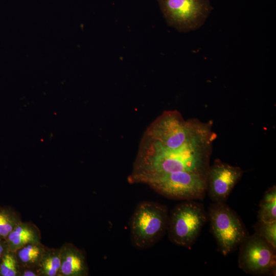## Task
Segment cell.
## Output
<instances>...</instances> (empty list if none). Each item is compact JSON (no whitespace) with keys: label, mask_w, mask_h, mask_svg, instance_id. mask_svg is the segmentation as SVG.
<instances>
[{"label":"cell","mask_w":276,"mask_h":276,"mask_svg":"<svg viewBox=\"0 0 276 276\" xmlns=\"http://www.w3.org/2000/svg\"><path fill=\"white\" fill-rule=\"evenodd\" d=\"M238 265L252 275H275L276 247L256 233L247 236L239 245Z\"/></svg>","instance_id":"7"},{"label":"cell","mask_w":276,"mask_h":276,"mask_svg":"<svg viewBox=\"0 0 276 276\" xmlns=\"http://www.w3.org/2000/svg\"><path fill=\"white\" fill-rule=\"evenodd\" d=\"M216 137L212 124L176 148L164 147L142 137L128 182L144 183L150 178L179 171L208 175Z\"/></svg>","instance_id":"1"},{"label":"cell","mask_w":276,"mask_h":276,"mask_svg":"<svg viewBox=\"0 0 276 276\" xmlns=\"http://www.w3.org/2000/svg\"><path fill=\"white\" fill-rule=\"evenodd\" d=\"M8 250L5 240L0 239V260L4 254Z\"/></svg>","instance_id":"18"},{"label":"cell","mask_w":276,"mask_h":276,"mask_svg":"<svg viewBox=\"0 0 276 276\" xmlns=\"http://www.w3.org/2000/svg\"><path fill=\"white\" fill-rule=\"evenodd\" d=\"M47 247L41 242L29 244L17 249L15 253L19 266L39 269Z\"/></svg>","instance_id":"11"},{"label":"cell","mask_w":276,"mask_h":276,"mask_svg":"<svg viewBox=\"0 0 276 276\" xmlns=\"http://www.w3.org/2000/svg\"><path fill=\"white\" fill-rule=\"evenodd\" d=\"M169 214L165 205L150 201L140 202L129 221L133 246L139 249H145L159 241L167 233Z\"/></svg>","instance_id":"2"},{"label":"cell","mask_w":276,"mask_h":276,"mask_svg":"<svg viewBox=\"0 0 276 276\" xmlns=\"http://www.w3.org/2000/svg\"><path fill=\"white\" fill-rule=\"evenodd\" d=\"M208 218L203 205L195 200L178 204L169 214L167 232L175 245L190 248L196 241Z\"/></svg>","instance_id":"3"},{"label":"cell","mask_w":276,"mask_h":276,"mask_svg":"<svg viewBox=\"0 0 276 276\" xmlns=\"http://www.w3.org/2000/svg\"><path fill=\"white\" fill-rule=\"evenodd\" d=\"M207 176L198 172L179 171L150 178L144 184L170 199L196 200L205 196Z\"/></svg>","instance_id":"4"},{"label":"cell","mask_w":276,"mask_h":276,"mask_svg":"<svg viewBox=\"0 0 276 276\" xmlns=\"http://www.w3.org/2000/svg\"><path fill=\"white\" fill-rule=\"evenodd\" d=\"M19 276H40V273L38 268L19 266Z\"/></svg>","instance_id":"17"},{"label":"cell","mask_w":276,"mask_h":276,"mask_svg":"<svg viewBox=\"0 0 276 276\" xmlns=\"http://www.w3.org/2000/svg\"><path fill=\"white\" fill-rule=\"evenodd\" d=\"M0 276H19V264L15 252L8 250L1 258Z\"/></svg>","instance_id":"15"},{"label":"cell","mask_w":276,"mask_h":276,"mask_svg":"<svg viewBox=\"0 0 276 276\" xmlns=\"http://www.w3.org/2000/svg\"><path fill=\"white\" fill-rule=\"evenodd\" d=\"M208 217L218 249L224 256L234 251L249 235L239 215L225 202H213Z\"/></svg>","instance_id":"5"},{"label":"cell","mask_w":276,"mask_h":276,"mask_svg":"<svg viewBox=\"0 0 276 276\" xmlns=\"http://www.w3.org/2000/svg\"><path fill=\"white\" fill-rule=\"evenodd\" d=\"M276 187L269 188L264 193L258 212V219L264 221H276Z\"/></svg>","instance_id":"13"},{"label":"cell","mask_w":276,"mask_h":276,"mask_svg":"<svg viewBox=\"0 0 276 276\" xmlns=\"http://www.w3.org/2000/svg\"><path fill=\"white\" fill-rule=\"evenodd\" d=\"M243 173L239 167L216 159L210 166L207 176L206 192L211 200L213 202H225Z\"/></svg>","instance_id":"8"},{"label":"cell","mask_w":276,"mask_h":276,"mask_svg":"<svg viewBox=\"0 0 276 276\" xmlns=\"http://www.w3.org/2000/svg\"><path fill=\"white\" fill-rule=\"evenodd\" d=\"M39 228L31 221H21L5 239L9 250L15 252L31 243H41Z\"/></svg>","instance_id":"10"},{"label":"cell","mask_w":276,"mask_h":276,"mask_svg":"<svg viewBox=\"0 0 276 276\" xmlns=\"http://www.w3.org/2000/svg\"><path fill=\"white\" fill-rule=\"evenodd\" d=\"M60 249V268L58 276H88L86 254L72 243L66 242Z\"/></svg>","instance_id":"9"},{"label":"cell","mask_w":276,"mask_h":276,"mask_svg":"<svg viewBox=\"0 0 276 276\" xmlns=\"http://www.w3.org/2000/svg\"><path fill=\"white\" fill-rule=\"evenodd\" d=\"M253 227L255 233L276 247V221L268 222L258 220Z\"/></svg>","instance_id":"16"},{"label":"cell","mask_w":276,"mask_h":276,"mask_svg":"<svg viewBox=\"0 0 276 276\" xmlns=\"http://www.w3.org/2000/svg\"><path fill=\"white\" fill-rule=\"evenodd\" d=\"M60 268V248L47 247L39 266L40 276H58Z\"/></svg>","instance_id":"12"},{"label":"cell","mask_w":276,"mask_h":276,"mask_svg":"<svg viewBox=\"0 0 276 276\" xmlns=\"http://www.w3.org/2000/svg\"><path fill=\"white\" fill-rule=\"evenodd\" d=\"M157 2L168 25L180 32L200 28L213 10L210 0H157Z\"/></svg>","instance_id":"6"},{"label":"cell","mask_w":276,"mask_h":276,"mask_svg":"<svg viewBox=\"0 0 276 276\" xmlns=\"http://www.w3.org/2000/svg\"><path fill=\"white\" fill-rule=\"evenodd\" d=\"M20 213L11 206H0V239L5 240L21 221Z\"/></svg>","instance_id":"14"}]
</instances>
